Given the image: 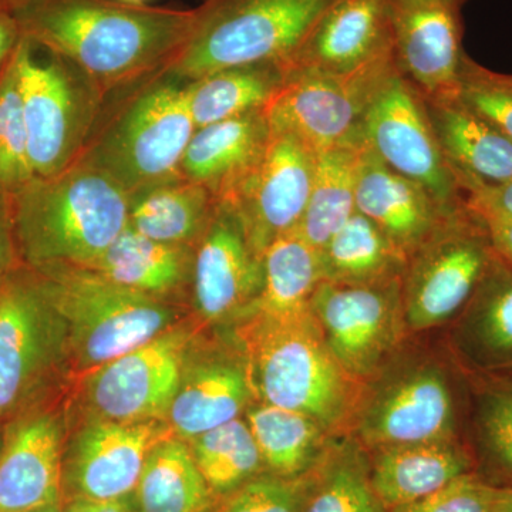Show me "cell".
I'll return each mask as SVG.
<instances>
[{
  "label": "cell",
  "instance_id": "6",
  "mask_svg": "<svg viewBox=\"0 0 512 512\" xmlns=\"http://www.w3.org/2000/svg\"><path fill=\"white\" fill-rule=\"evenodd\" d=\"M66 328L67 352L97 370L167 332L173 312L154 296L111 282L89 268L32 269Z\"/></svg>",
  "mask_w": 512,
  "mask_h": 512
},
{
  "label": "cell",
  "instance_id": "1",
  "mask_svg": "<svg viewBox=\"0 0 512 512\" xmlns=\"http://www.w3.org/2000/svg\"><path fill=\"white\" fill-rule=\"evenodd\" d=\"M22 36L86 74L109 97L163 72L190 37L197 9L121 0H15Z\"/></svg>",
  "mask_w": 512,
  "mask_h": 512
},
{
  "label": "cell",
  "instance_id": "4",
  "mask_svg": "<svg viewBox=\"0 0 512 512\" xmlns=\"http://www.w3.org/2000/svg\"><path fill=\"white\" fill-rule=\"evenodd\" d=\"M194 131L187 82L163 70L107 97L79 161L131 194L181 175Z\"/></svg>",
  "mask_w": 512,
  "mask_h": 512
},
{
  "label": "cell",
  "instance_id": "47",
  "mask_svg": "<svg viewBox=\"0 0 512 512\" xmlns=\"http://www.w3.org/2000/svg\"><path fill=\"white\" fill-rule=\"evenodd\" d=\"M493 512H512V487H495Z\"/></svg>",
  "mask_w": 512,
  "mask_h": 512
},
{
  "label": "cell",
  "instance_id": "21",
  "mask_svg": "<svg viewBox=\"0 0 512 512\" xmlns=\"http://www.w3.org/2000/svg\"><path fill=\"white\" fill-rule=\"evenodd\" d=\"M0 446V512L63 503V443L52 413L30 410L13 419Z\"/></svg>",
  "mask_w": 512,
  "mask_h": 512
},
{
  "label": "cell",
  "instance_id": "25",
  "mask_svg": "<svg viewBox=\"0 0 512 512\" xmlns=\"http://www.w3.org/2000/svg\"><path fill=\"white\" fill-rule=\"evenodd\" d=\"M369 454L373 485L389 511L477 473L476 456L460 439L380 448Z\"/></svg>",
  "mask_w": 512,
  "mask_h": 512
},
{
  "label": "cell",
  "instance_id": "45",
  "mask_svg": "<svg viewBox=\"0 0 512 512\" xmlns=\"http://www.w3.org/2000/svg\"><path fill=\"white\" fill-rule=\"evenodd\" d=\"M64 512H137L133 495L117 501H92L72 498L64 507Z\"/></svg>",
  "mask_w": 512,
  "mask_h": 512
},
{
  "label": "cell",
  "instance_id": "43",
  "mask_svg": "<svg viewBox=\"0 0 512 512\" xmlns=\"http://www.w3.org/2000/svg\"><path fill=\"white\" fill-rule=\"evenodd\" d=\"M22 266L13 227L12 201L0 192V282Z\"/></svg>",
  "mask_w": 512,
  "mask_h": 512
},
{
  "label": "cell",
  "instance_id": "50",
  "mask_svg": "<svg viewBox=\"0 0 512 512\" xmlns=\"http://www.w3.org/2000/svg\"><path fill=\"white\" fill-rule=\"evenodd\" d=\"M0 2H3V3H8V5H12L13 2H15V0H0Z\"/></svg>",
  "mask_w": 512,
  "mask_h": 512
},
{
  "label": "cell",
  "instance_id": "17",
  "mask_svg": "<svg viewBox=\"0 0 512 512\" xmlns=\"http://www.w3.org/2000/svg\"><path fill=\"white\" fill-rule=\"evenodd\" d=\"M457 0H393L397 70L426 99L456 96L463 49Z\"/></svg>",
  "mask_w": 512,
  "mask_h": 512
},
{
  "label": "cell",
  "instance_id": "8",
  "mask_svg": "<svg viewBox=\"0 0 512 512\" xmlns=\"http://www.w3.org/2000/svg\"><path fill=\"white\" fill-rule=\"evenodd\" d=\"M460 412L453 380L427 357H394L366 383L352 434L367 451L458 440Z\"/></svg>",
  "mask_w": 512,
  "mask_h": 512
},
{
  "label": "cell",
  "instance_id": "42",
  "mask_svg": "<svg viewBox=\"0 0 512 512\" xmlns=\"http://www.w3.org/2000/svg\"><path fill=\"white\" fill-rule=\"evenodd\" d=\"M468 207L483 220L512 222V180L473 192L468 197Z\"/></svg>",
  "mask_w": 512,
  "mask_h": 512
},
{
  "label": "cell",
  "instance_id": "48",
  "mask_svg": "<svg viewBox=\"0 0 512 512\" xmlns=\"http://www.w3.org/2000/svg\"><path fill=\"white\" fill-rule=\"evenodd\" d=\"M26 512H64L63 503L45 505V507L35 508Z\"/></svg>",
  "mask_w": 512,
  "mask_h": 512
},
{
  "label": "cell",
  "instance_id": "37",
  "mask_svg": "<svg viewBox=\"0 0 512 512\" xmlns=\"http://www.w3.org/2000/svg\"><path fill=\"white\" fill-rule=\"evenodd\" d=\"M33 178L18 70L12 56L0 70V192L12 197Z\"/></svg>",
  "mask_w": 512,
  "mask_h": 512
},
{
  "label": "cell",
  "instance_id": "7",
  "mask_svg": "<svg viewBox=\"0 0 512 512\" xmlns=\"http://www.w3.org/2000/svg\"><path fill=\"white\" fill-rule=\"evenodd\" d=\"M13 60L33 174L53 177L82 157L106 97L72 63L28 37Z\"/></svg>",
  "mask_w": 512,
  "mask_h": 512
},
{
  "label": "cell",
  "instance_id": "19",
  "mask_svg": "<svg viewBox=\"0 0 512 512\" xmlns=\"http://www.w3.org/2000/svg\"><path fill=\"white\" fill-rule=\"evenodd\" d=\"M167 436L150 421L103 420L90 424L72 448L63 467L64 488L72 498L117 501L136 491L153 447Z\"/></svg>",
  "mask_w": 512,
  "mask_h": 512
},
{
  "label": "cell",
  "instance_id": "33",
  "mask_svg": "<svg viewBox=\"0 0 512 512\" xmlns=\"http://www.w3.org/2000/svg\"><path fill=\"white\" fill-rule=\"evenodd\" d=\"M245 421L261 451L266 471L276 476L309 473L335 437L305 414L264 402L249 404Z\"/></svg>",
  "mask_w": 512,
  "mask_h": 512
},
{
  "label": "cell",
  "instance_id": "28",
  "mask_svg": "<svg viewBox=\"0 0 512 512\" xmlns=\"http://www.w3.org/2000/svg\"><path fill=\"white\" fill-rule=\"evenodd\" d=\"M194 248L154 241L127 225L89 269L111 282L158 298L191 278Z\"/></svg>",
  "mask_w": 512,
  "mask_h": 512
},
{
  "label": "cell",
  "instance_id": "31",
  "mask_svg": "<svg viewBox=\"0 0 512 512\" xmlns=\"http://www.w3.org/2000/svg\"><path fill=\"white\" fill-rule=\"evenodd\" d=\"M285 66L278 63L229 67L187 82L195 130L262 110L282 89Z\"/></svg>",
  "mask_w": 512,
  "mask_h": 512
},
{
  "label": "cell",
  "instance_id": "24",
  "mask_svg": "<svg viewBox=\"0 0 512 512\" xmlns=\"http://www.w3.org/2000/svg\"><path fill=\"white\" fill-rule=\"evenodd\" d=\"M453 323L451 345L468 372L478 376L511 373V266L498 258L474 298Z\"/></svg>",
  "mask_w": 512,
  "mask_h": 512
},
{
  "label": "cell",
  "instance_id": "49",
  "mask_svg": "<svg viewBox=\"0 0 512 512\" xmlns=\"http://www.w3.org/2000/svg\"><path fill=\"white\" fill-rule=\"evenodd\" d=\"M121 2L131 3V5H147L150 0H121Z\"/></svg>",
  "mask_w": 512,
  "mask_h": 512
},
{
  "label": "cell",
  "instance_id": "44",
  "mask_svg": "<svg viewBox=\"0 0 512 512\" xmlns=\"http://www.w3.org/2000/svg\"><path fill=\"white\" fill-rule=\"evenodd\" d=\"M22 32L8 3L0 2V70L18 49Z\"/></svg>",
  "mask_w": 512,
  "mask_h": 512
},
{
  "label": "cell",
  "instance_id": "16",
  "mask_svg": "<svg viewBox=\"0 0 512 512\" xmlns=\"http://www.w3.org/2000/svg\"><path fill=\"white\" fill-rule=\"evenodd\" d=\"M187 338L164 332L99 367L90 402L104 420L150 421L170 409L183 380Z\"/></svg>",
  "mask_w": 512,
  "mask_h": 512
},
{
  "label": "cell",
  "instance_id": "11",
  "mask_svg": "<svg viewBox=\"0 0 512 512\" xmlns=\"http://www.w3.org/2000/svg\"><path fill=\"white\" fill-rule=\"evenodd\" d=\"M497 259L487 225L473 210L417 251L402 281L407 330L424 332L454 322Z\"/></svg>",
  "mask_w": 512,
  "mask_h": 512
},
{
  "label": "cell",
  "instance_id": "41",
  "mask_svg": "<svg viewBox=\"0 0 512 512\" xmlns=\"http://www.w3.org/2000/svg\"><path fill=\"white\" fill-rule=\"evenodd\" d=\"M495 485L478 473L456 478L440 490L389 512H493Z\"/></svg>",
  "mask_w": 512,
  "mask_h": 512
},
{
  "label": "cell",
  "instance_id": "39",
  "mask_svg": "<svg viewBox=\"0 0 512 512\" xmlns=\"http://www.w3.org/2000/svg\"><path fill=\"white\" fill-rule=\"evenodd\" d=\"M454 97L512 141V76L488 70L466 56Z\"/></svg>",
  "mask_w": 512,
  "mask_h": 512
},
{
  "label": "cell",
  "instance_id": "14",
  "mask_svg": "<svg viewBox=\"0 0 512 512\" xmlns=\"http://www.w3.org/2000/svg\"><path fill=\"white\" fill-rule=\"evenodd\" d=\"M316 153L301 140L272 131L261 163L229 202L244 222L249 241L264 256L265 249L296 231L315 175Z\"/></svg>",
  "mask_w": 512,
  "mask_h": 512
},
{
  "label": "cell",
  "instance_id": "22",
  "mask_svg": "<svg viewBox=\"0 0 512 512\" xmlns=\"http://www.w3.org/2000/svg\"><path fill=\"white\" fill-rule=\"evenodd\" d=\"M265 109L197 128L185 148L180 173L227 201L261 163L271 140Z\"/></svg>",
  "mask_w": 512,
  "mask_h": 512
},
{
  "label": "cell",
  "instance_id": "30",
  "mask_svg": "<svg viewBox=\"0 0 512 512\" xmlns=\"http://www.w3.org/2000/svg\"><path fill=\"white\" fill-rule=\"evenodd\" d=\"M137 512H212L215 498L191 448L165 437L148 454L133 494Z\"/></svg>",
  "mask_w": 512,
  "mask_h": 512
},
{
  "label": "cell",
  "instance_id": "32",
  "mask_svg": "<svg viewBox=\"0 0 512 512\" xmlns=\"http://www.w3.org/2000/svg\"><path fill=\"white\" fill-rule=\"evenodd\" d=\"M305 512H389L373 485L369 451L353 434L332 437L312 468Z\"/></svg>",
  "mask_w": 512,
  "mask_h": 512
},
{
  "label": "cell",
  "instance_id": "34",
  "mask_svg": "<svg viewBox=\"0 0 512 512\" xmlns=\"http://www.w3.org/2000/svg\"><path fill=\"white\" fill-rule=\"evenodd\" d=\"M363 150L365 146L335 147L316 153L311 197L296 232L318 252L357 211V174Z\"/></svg>",
  "mask_w": 512,
  "mask_h": 512
},
{
  "label": "cell",
  "instance_id": "46",
  "mask_svg": "<svg viewBox=\"0 0 512 512\" xmlns=\"http://www.w3.org/2000/svg\"><path fill=\"white\" fill-rule=\"evenodd\" d=\"M487 225L495 254L512 268V222L483 220Z\"/></svg>",
  "mask_w": 512,
  "mask_h": 512
},
{
  "label": "cell",
  "instance_id": "15",
  "mask_svg": "<svg viewBox=\"0 0 512 512\" xmlns=\"http://www.w3.org/2000/svg\"><path fill=\"white\" fill-rule=\"evenodd\" d=\"M192 288L204 318H244L264 284V261L249 241L238 211L218 201L214 217L194 248Z\"/></svg>",
  "mask_w": 512,
  "mask_h": 512
},
{
  "label": "cell",
  "instance_id": "2",
  "mask_svg": "<svg viewBox=\"0 0 512 512\" xmlns=\"http://www.w3.org/2000/svg\"><path fill=\"white\" fill-rule=\"evenodd\" d=\"M238 328L249 382L259 402L305 414L330 436L352 434L366 383L330 353L311 313L244 316Z\"/></svg>",
  "mask_w": 512,
  "mask_h": 512
},
{
  "label": "cell",
  "instance_id": "27",
  "mask_svg": "<svg viewBox=\"0 0 512 512\" xmlns=\"http://www.w3.org/2000/svg\"><path fill=\"white\" fill-rule=\"evenodd\" d=\"M217 207L207 187L178 175L128 194V227L164 244L195 247Z\"/></svg>",
  "mask_w": 512,
  "mask_h": 512
},
{
  "label": "cell",
  "instance_id": "20",
  "mask_svg": "<svg viewBox=\"0 0 512 512\" xmlns=\"http://www.w3.org/2000/svg\"><path fill=\"white\" fill-rule=\"evenodd\" d=\"M356 210L375 222L409 261L471 208L437 200L426 188L390 170L365 146L357 174Z\"/></svg>",
  "mask_w": 512,
  "mask_h": 512
},
{
  "label": "cell",
  "instance_id": "12",
  "mask_svg": "<svg viewBox=\"0 0 512 512\" xmlns=\"http://www.w3.org/2000/svg\"><path fill=\"white\" fill-rule=\"evenodd\" d=\"M402 279L377 285L323 281L309 309L323 340L350 376L367 383L399 356L406 338Z\"/></svg>",
  "mask_w": 512,
  "mask_h": 512
},
{
  "label": "cell",
  "instance_id": "40",
  "mask_svg": "<svg viewBox=\"0 0 512 512\" xmlns=\"http://www.w3.org/2000/svg\"><path fill=\"white\" fill-rule=\"evenodd\" d=\"M312 470L298 477L264 471L222 497L212 512H305Z\"/></svg>",
  "mask_w": 512,
  "mask_h": 512
},
{
  "label": "cell",
  "instance_id": "35",
  "mask_svg": "<svg viewBox=\"0 0 512 512\" xmlns=\"http://www.w3.org/2000/svg\"><path fill=\"white\" fill-rule=\"evenodd\" d=\"M262 261L264 284L247 315L286 318L308 312L313 293L323 282L319 252L293 231L272 242Z\"/></svg>",
  "mask_w": 512,
  "mask_h": 512
},
{
  "label": "cell",
  "instance_id": "10",
  "mask_svg": "<svg viewBox=\"0 0 512 512\" xmlns=\"http://www.w3.org/2000/svg\"><path fill=\"white\" fill-rule=\"evenodd\" d=\"M397 70L394 56L350 74L286 73L265 107L269 126L301 140L313 153L363 147V123L380 87Z\"/></svg>",
  "mask_w": 512,
  "mask_h": 512
},
{
  "label": "cell",
  "instance_id": "51",
  "mask_svg": "<svg viewBox=\"0 0 512 512\" xmlns=\"http://www.w3.org/2000/svg\"><path fill=\"white\" fill-rule=\"evenodd\" d=\"M458 3H461V5H464V3L467 2V0H457Z\"/></svg>",
  "mask_w": 512,
  "mask_h": 512
},
{
  "label": "cell",
  "instance_id": "23",
  "mask_svg": "<svg viewBox=\"0 0 512 512\" xmlns=\"http://www.w3.org/2000/svg\"><path fill=\"white\" fill-rule=\"evenodd\" d=\"M424 101L441 153L468 197L512 180V141L456 97Z\"/></svg>",
  "mask_w": 512,
  "mask_h": 512
},
{
  "label": "cell",
  "instance_id": "5",
  "mask_svg": "<svg viewBox=\"0 0 512 512\" xmlns=\"http://www.w3.org/2000/svg\"><path fill=\"white\" fill-rule=\"evenodd\" d=\"M333 0H205L180 55L165 69L184 82L229 67L286 66Z\"/></svg>",
  "mask_w": 512,
  "mask_h": 512
},
{
  "label": "cell",
  "instance_id": "36",
  "mask_svg": "<svg viewBox=\"0 0 512 512\" xmlns=\"http://www.w3.org/2000/svg\"><path fill=\"white\" fill-rule=\"evenodd\" d=\"M191 453L217 497H225L266 471L247 421L235 419L191 440Z\"/></svg>",
  "mask_w": 512,
  "mask_h": 512
},
{
  "label": "cell",
  "instance_id": "52",
  "mask_svg": "<svg viewBox=\"0 0 512 512\" xmlns=\"http://www.w3.org/2000/svg\"><path fill=\"white\" fill-rule=\"evenodd\" d=\"M2 440H3V439H0V446H2Z\"/></svg>",
  "mask_w": 512,
  "mask_h": 512
},
{
  "label": "cell",
  "instance_id": "26",
  "mask_svg": "<svg viewBox=\"0 0 512 512\" xmlns=\"http://www.w3.org/2000/svg\"><path fill=\"white\" fill-rule=\"evenodd\" d=\"M255 399L244 356H222L201 363L183 377L168 409L171 426L192 440L239 419Z\"/></svg>",
  "mask_w": 512,
  "mask_h": 512
},
{
  "label": "cell",
  "instance_id": "38",
  "mask_svg": "<svg viewBox=\"0 0 512 512\" xmlns=\"http://www.w3.org/2000/svg\"><path fill=\"white\" fill-rule=\"evenodd\" d=\"M477 450L488 474L512 487V380L488 383L477 400Z\"/></svg>",
  "mask_w": 512,
  "mask_h": 512
},
{
  "label": "cell",
  "instance_id": "3",
  "mask_svg": "<svg viewBox=\"0 0 512 512\" xmlns=\"http://www.w3.org/2000/svg\"><path fill=\"white\" fill-rule=\"evenodd\" d=\"M22 265L89 268L128 225V192L93 165L33 178L10 197Z\"/></svg>",
  "mask_w": 512,
  "mask_h": 512
},
{
  "label": "cell",
  "instance_id": "29",
  "mask_svg": "<svg viewBox=\"0 0 512 512\" xmlns=\"http://www.w3.org/2000/svg\"><path fill=\"white\" fill-rule=\"evenodd\" d=\"M323 281L343 285H377L402 279L406 255L382 229L356 211L319 251Z\"/></svg>",
  "mask_w": 512,
  "mask_h": 512
},
{
  "label": "cell",
  "instance_id": "18",
  "mask_svg": "<svg viewBox=\"0 0 512 512\" xmlns=\"http://www.w3.org/2000/svg\"><path fill=\"white\" fill-rule=\"evenodd\" d=\"M393 0H333L302 40L286 73L350 74L393 55Z\"/></svg>",
  "mask_w": 512,
  "mask_h": 512
},
{
  "label": "cell",
  "instance_id": "13",
  "mask_svg": "<svg viewBox=\"0 0 512 512\" xmlns=\"http://www.w3.org/2000/svg\"><path fill=\"white\" fill-rule=\"evenodd\" d=\"M363 144L390 170L426 188L451 207L468 194L441 153L423 94L396 72L380 87L363 123Z\"/></svg>",
  "mask_w": 512,
  "mask_h": 512
},
{
  "label": "cell",
  "instance_id": "9",
  "mask_svg": "<svg viewBox=\"0 0 512 512\" xmlns=\"http://www.w3.org/2000/svg\"><path fill=\"white\" fill-rule=\"evenodd\" d=\"M67 352L66 328L35 271L0 282V423L30 412Z\"/></svg>",
  "mask_w": 512,
  "mask_h": 512
}]
</instances>
